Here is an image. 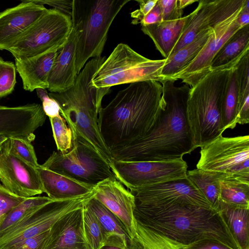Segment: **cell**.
Listing matches in <instances>:
<instances>
[{
	"instance_id": "30bf717a",
	"label": "cell",
	"mask_w": 249,
	"mask_h": 249,
	"mask_svg": "<svg viewBox=\"0 0 249 249\" xmlns=\"http://www.w3.org/2000/svg\"><path fill=\"white\" fill-rule=\"evenodd\" d=\"M196 168L249 181V136L220 135L201 147Z\"/></svg>"
},
{
	"instance_id": "e0dca14e",
	"label": "cell",
	"mask_w": 249,
	"mask_h": 249,
	"mask_svg": "<svg viewBox=\"0 0 249 249\" xmlns=\"http://www.w3.org/2000/svg\"><path fill=\"white\" fill-rule=\"evenodd\" d=\"M93 197L119 219L134 244L137 221L134 216V195L116 178H108L95 186Z\"/></svg>"
},
{
	"instance_id": "6da1fadb",
	"label": "cell",
	"mask_w": 249,
	"mask_h": 249,
	"mask_svg": "<svg viewBox=\"0 0 249 249\" xmlns=\"http://www.w3.org/2000/svg\"><path fill=\"white\" fill-rule=\"evenodd\" d=\"M161 82L162 93L154 125L142 138L110 151L115 160L162 161L182 159L196 149L187 119L190 88Z\"/></svg>"
},
{
	"instance_id": "1f68e13d",
	"label": "cell",
	"mask_w": 249,
	"mask_h": 249,
	"mask_svg": "<svg viewBox=\"0 0 249 249\" xmlns=\"http://www.w3.org/2000/svg\"><path fill=\"white\" fill-rule=\"evenodd\" d=\"M136 221L135 242L140 249H182L183 245Z\"/></svg>"
},
{
	"instance_id": "74e56055",
	"label": "cell",
	"mask_w": 249,
	"mask_h": 249,
	"mask_svg": "<svg viewBox=\"0 0 249 249\" xmlns=\"http://www.w3.org/2000/svg\"><path fill=\"white\" fill-rule=\"evenodd\" d=\"M25 198L15 195L0 184V223L10 210Z\"/></svg>"
},
{
	"instance_id": "bcb514c9",
	"label": "cell",
	"mask_w": 249,
	"mask_h": 249,
	"mask_svg": "<svg viewBox=\"0 0 249 249\" xmlns=\"http://www.w3.org/2000/svg\"><path fill=\"white\" fill-rule=\"evenodd\" d=\"M237 21L238 24L243 27L249 24V0H247L243 6L240 13H239Z\"/></svg>"
},
{
	"instance_id": "8d00e7d4",
	"label": "cell",
	"mask_w": 249,
	"mask_h": 249,
	"mask_svg": "<svg viewBox=\"0 0 249 249\" xmlns=\"http://www.w3.org/2000/svg\"><path fill=\"white\" fill-rule=\"evenodd\" d=\"M16 66L0 57V98L10 94L16 83Z\"/></svg>"
},
{
	"instance_id": "8fae6325",
	"label": "cell",
	"mask_w": 249,
	"mask_h": 249,
	"mask_svg": "<svg viewBox=\"0 0 249 249\" xmlns=\"http://www.w3.org/2000/svg\"><path fill=\"white\" fill-rule=\"evenodd\" d=\"M93 194L71 199L54 200L32 211L0 232V249H8L50 229L59 219L83 206Z\"/></svg>"
},
{
	"instance_id": "ba28073f",
	"label": "cell",
	"mask_w": 249,
	"mask_h": 249,
	"mask_svg": "<svg viewBox=\"0 0 249 249\" xmlns=\"http://www.w3.org/2000/svg\"><path fill=\"white\" fill-rule=\"evenodd\" d=\"M67 153L53 151L41 166L95 186L108 178H116L109 164L89 142L76 137Z\"/></svg>"
},
{
	"instance_id": "603a6c76",
	"label": "cell",
	"mask_w": 249,
	"mask_h": 249,
	"mask_svg": "<svg viewBox=\"0 0 249 249\" xmlns=\"http://www.w3.org/2000/svg\"><path fill=\"white\" fill-rule=\"evenodd\" d=\"M58 51L27 59L15 60L16 69L25 90L31 92L38 88L48 89V77Z\"/></svg>"
},
{
	"instance_id": "d6986e66",
	"label": "cell",
	"mask_w": 249,
	"mask_h": 249,
	"mask_svg": "<svg viewBox=\"0 0 249 249\" xmlns=\"http://www.w3.org/2000/svg\"><path fill=\"white\" fill-rule=\"evenodd\" d=\"M30 0L0 13V50H7L47 10Z\"/></svg>"
},
{
	"instance_id": "f546056e",
	"label": "cell",
	"mask_w": 249,
	"mask_h": 249,
	"mask_svg": "<svg viewBox=\"0 0 249 249\" xmlns=\"http://www.w3.org/2000/svg\"><path fill=\"white\" fill-rule=\"evenodd\" d=\"M221 212L240 249H249V209L234 208L222 203Z\"/></svg>"
},
{
	"instance_id": "d4e9b609",
	"label": "cell",
	"mask_w": 249,
	"mask_h": 249,
	"mask_svg": "<svg viewBox=\"0 0 249 249\" xmlns=\"http://www.w3.org/2000/svg\"><path fill=\"white\" fill-rule=\"evenodd\" d=\"M193 14L192 12L178 19L162 21L142 26L141 30L150 37L156 49L166 59L178 41Z\"/></svg>"
},
{
	"instance_id": "4fadbf2b",
	"label": "cell",
	"mask_w": 249,
	"mask_h": 249,
	"mask_svg": "<svg viewBox=\"0 0 249 249\" xmlns=\"http://www.w3.org/2000/svg\"><path fill=\"white\" fill-rule=\"evenodd\" d=\"M135 208H160L177 204L193 205L214 210L187 178L134 189Z\"/></svg>"
},
{
	"instance_id": "5b68a950",
	"label": "cell",
	"mask_w": 249,
	"mask_h": 249,
	"mask_svg": "<svg viewBox=\"0 0 249 249\" xmlns=\"http://www.w3.org/2000/svg\"><path fill=\"white\" fill-rule=\"evenodd\" d=\"M239 60L211 71L190 88L186 116L196 148L203 146L224 131L221 121L223 98L231 71Z\"/></svg>"
},
{
	"instance_id": "52a82bcc",
	"label": "cell",
	"mask_w": 249,
	"mask_h": 249,
	"mask_svg": "<svg viewBox=\"0 0 249 249\" xmlns=\"http://www.w3.org/2000/svg\"><path fill=\"white\" fill-rule=\"evenodd\" d=\"M165 59L146 58L124 43L118 44L91 80L97 88H109L124 84L155 80L161 83V70Z\"/></svg>"
},
{
	"instance_id": "f6af8a7d",
	"label": "cell",
	"mask_w": 249,
	"mask_h": 249,
	"mask_svg": "<svg viewBox=\"0 0 249 249\" xmlns=\"http://www.w3.org/2000/svg\"><path fill=\"white\" fill-rule=\"evenodd\" d=\"M162 21L160 7L158 0L152 9L140 21L141 26H146Z\"/></svg>"
},
{
	"instance_id": "83f0119b",
	"label": "cell",
	"mask_w": 249,
	"mask_h": 249,
	"mask_svg": "<svg viewBox=\"0 0 249 249\" xmlns=\"http://www.w3.org/2000/svg\"><path fill=\"white\" fill-rule=\"evenodd\" d=\"M224 173L193 169L187 171V176L190 181L211 204L213 209L220 211V180Z\"/></svg>"
},
{
	"instance_id": "d590c367",
	"label": "cell",
	"mask_w": 249,
	"mask_h": 249,
	"mask_svg": "<svg viewBox=\"0 0 249 249\" xmlns=\"http://www.w3.org/2000/svg\"><path fill=\"white\" fill-rule=\"evenodd\" d=\"M9 139L11 150L15 155L35 168L39 167L31 142L19 138H11Z\"/></svg>"
},
{
	"instance_id": "9a60e30c",
	"label": "cell",
	"mask_w": 249,
	"mask_h": 249,
	"mask_svg": "<svg viewBox=\"0 0 249 249\" xmlns=\"http://www.w3.org/2000/svg\"><path fill=\"white\" fill-rule=\"evenodd\" d=\"M242 9L217 24L212 29L208 40L196 58L184 69L167 80L176 81L180 79L192 87L209 72L212 61L216 53L227 40L242 28L237 21Z\"/></svg>"
},
{
	"instance_id": "3957f363",
	"label": "cell",
	"mask_w": 249,
	"mask_h": 249,
	"mask_svg": "<svg viewBox=\"0 0 249 249\" xmlns=\"http://www.w3.org/2000/svg\"><path fill=\"white\" fill-rule=\"evenodd\" d=\"M134 216L142 225L183 245L213 240L232 249H240L221 211L193 205L177 204L135 208Z\"/></svg>"
},
{
	"instance_id": "8992f818",
	"label": "cell",
	"mask_w": 249,
	"mask_h": 249,
	"mask_svg": "<svg viewBox=\"0 0 249 249\" xmlns=\"http://www.w3.org/2000/svg\"><path fill=\"white\" fill-rule=\"evenodd\" d=\"M131 0H73L72 27L78 32L76 49L77 74L90 58L101 56L109 29Z\"/></svg>"
},
{
	"instance_id": "b9f144b4",
	"label": "cell",
	"mask_w": 249,
	"mask_h": 249,
	"mask_svg": "<svg viewBox=\"0 0 249 249\" xmlns=\"http://www.w3.org/2000/svg\"><path fill=\"white\" fill-rule=\"evenodd\" d=\"M158 0H136L139 4V9L130 13L133 18L131 23L134 25L139 24L140 21L154 7Z\"/></svg>"
},
{
	"instance_id": "60d3db41",
	"label": "cell",
	"mask_w": 249,
	"mask_h": 249,
	"mask_svg": "<svg viewBox=\"0 0 249 249\" xmlns=\"http://www.w3.org/2000/svg\"><path fill=\"white\" fill-rule=\"evenodd\" d=\"M49 231L25 239L8 249H41Z\"/></svg>"
},
{
	"instance_id": "2e32d148",
	"label": "cell",
	"mask_w": 249,
	"mask_h": 249,
	"mask_svg": "<svg viewBox=\"0 0 249 249\" xmlns=\"http://www.w3.org/2000/svg\"><path fill=\"white\" fill-rule=\"evenodd\" d=\"M239 10L235 0H201L169 56L191 43L201 32L212 30ZM167 57V58H168Z\"/></svg>"
},
{
	"instance_id": "c3c4849f",
	"label": "cell",
	"mask_w": 249,
	"mask_h": 249,
	"mask_svg": "<svg viewBox=\"0 0 249 249\" xmlns=\"http://www.w3.org/2000/svg\"><path fill=\"white\" fill-rule=\"evenodd\" d=\"M8 138H9L5 136L0 135V149L2 144L8 139Z\"/></svg>"
},
{
	"instance_id": "d6a6232c",
	"label": "cell",
	"mask_w": 249,
	"mask_h": 249,
	"mask_svg": "<svg viewBox=\"0 0 249 249\" xmlns=\"http://www.w3.org/2000/svg\"><path fill=\"white\" fill-rule=\"evenodd\" d=\"M54 200L46 196L26 198L6 214L0 223V232L19 221L32 211Z\"/></svg>"
},
{
	"instance_id": "7402d4cb",
	"label": "cell",
	"mask_w": 249,
	"mask_h": 249,
	"mask_svg": "<svg viewBox=\"0 0 249 249\" xmlns=\"http://www.w3.org/2000/svg\"><path fill=\"white\" fill-rule=\"evenodd\" d=\"M36 169L43 193L53 200L71 199L94 194L95 186L54 172L41 165Z\"/></svg>"
},
{
	"instance_id": "681fc988",
	"label": "cell",
	"mask_w": 249,
	"mask_h": 249,
	"mask_svg": "<svg viewBox=\"0 0 249 249\" xmlns=\"http://www.w3.org/2000/svg\"><path fill=\"white\" fill-rule=\"evenodd\" d=\"M102 249H121L117 247L112 246H104Z\"/></svg>"
},
{
	"instance_id": "9c48e42d",
	"label": "cell",
	"mask_w": 249,
	"mask_h": 249,
	"mask_svg": "<svg viewBox=\"0 0 249 249\" xmlns=\"http://www.w3.org/2000/svg\"><path fill=\"white\" fill-rule=\"evenodd\" d=\"M72 28L71 17L54 9L46 12L7 51L15 60L60 50Z\"/></svg>"
},
{
	"instance_id": "836d02e7",
	"label": "cell",
	"mask_w": 249,
	"mask_h": 249,
	"mask_svg": "<svg viewBox=\"0 0 249 249\" xmlns=\"http://www.w3.org/2000/svg\"><path fill=\"white\" fill-rule=\"evenodd\" d=\"M82 223L84 237L89 247L91 249H102L105 241L100 224L85 203L83 207Z\"/></svg>"
},
{
	"instance_id": "ee69618b",
	"label": "cell",
	"mask_w": 249,
	"mask_h": 249,
	"mask_svg": "<svg viewBox=\"0 0 249 249\" xmlns=\"http://www.w3.org/2000/svg\"><path fill=\"white\" fill-rule=\"evenodd\" d=\"M182 249H232L213 240H203L183 245Z\"/></svg>"
},
{
	"instance_id": "4dcf8cb0",
	"label": "cell",
	"mask_w": 249,
	"mask_h": 249,
	"mask_svg": "<svg viewBox=\"0 0 249 249\" xmlns=\"http://www.w3.org/2000/svg\"><path fill=\"white\" fill-rule=\"evenodd\" d=\"M236 65L231 71L222 103L221 121L224 131L228 128H234L237 124L236 121L239 103V92Z\"/></svg>"
},
{
	"instance_id": "44dd1931",
	"label": "cell",
	"mask_w": 249,
	"mask_h": 249,
	"mask_svg": "<svg viewBox=\"0 0 249 249\" xmlns=\"http://www.w3.org/2000/svg\"><path fill=\"white\" fill-rule=\"evenodd\" d=\"M78 31L72 27L63 46L58 51L48 79L51 92H61L71 87L77 76L76 49Z\"/></svg>"
},
{
	"instance_id": "e575fe53",
	"label": "cell",
	"mask_w": 249,
	"mask_h": 249,
	"mask_svg": "<svg viewBox=\"0 0 249 249\" xmlns=\"http://www.w3.org/2000/svg\"><path fill=\"white\" fill-rule=\"evenodd\" d=\"M57 151L65 154L72 147V134L66 120L61 116L49 118Z\"/></svg>"
},
{
	"instance_id": "4316f807",
	"label": "cell",
	"mask_w": 249,
	"mask_h": 249,
	"mask_svg": "<svg viewBox=\"0 0 249 249\" xmlns=\"http://www.w3.org/2000/svg\"><path fill=\"white\" fill-rule=\"evenodd\" d=\"M249 51V24L232 35L213 59L211 71L224 68L238 61Z\"/></svg>"
},
{
	"instance_id": "484cf974",
	"label": "cell",
	"mask_w": 249,
	"mask_h": 249,
	"mask_svg": "<svg viewBox=\"0 0 249 249\" xmlns=\"http://www.w3.org/2000/svg\"><path fill=\"white\" fill-rule=\"evenodd\" d=\"M212 32V30L201 32L191 43L165 59L161 72L163 81L184 69L196 58L208 40Z\"/></svg>"
},
{
	"instance_id": "cb8c5ba5",
	"label": "cell",
	"mask_w": 249,
	"mask_h": 249,
	"mask_svg": "<svg viewBox=\"0 0 249 249\" xmlns=\"http://www.w3.org/2000/svg\"><path fill=\"white\" fill-rule=\"evenodd\" d=\"M85 204L99 221L105 246L130 249L129 244L132 242L122 223L114 214L93 196L86 201Z\"/></svg>"
},
{
	"instance_id": "ac0fdd59",
	"label": "cell",
	"mask_w": 249,
	"mask_h": 249,
	"mask_svg": "<svg viewBox=\"0 0 249 249\" xmlns=\"http://www.w3.org/2000/svg\"><path fill=\"white\" fill-rule=\"evenodd\" d=\"M42 106L33 103L17 107L0 106V135L9 138L35 139V131L44 124Z\"/></svg>"
},
{
	"instance_id": "ab89813d",
	"label": "cell",
	"mask_w": 249,
	"mask_h": 249,
	"mask_svg": "<svg viewBox=\"0 0 249 249\" xmlns=\"http://www.w3.org/2000/svg\"><path fill=\"white\" fill-rule=\"evenodd\" d=\"M36 90L38 97L42 101V107L46 115L49 118L59 116V106L56 101L49 96L46 89L38 88Z\"/></svg>"
},
{
	"instance_id": "7a4b0ae2",
	"label": "cell",
	"mask_w": 249,
	"mask_h": 249,
	"mask_svg": "<svg viewBox=\"0 0 249 249\" xmlns=\"http://www.w3.org/2000/svg\"><path fill=\"white\" fill-rule=\"evenodd\" d=\"M162 86L155 80L136 82L118 92L99 112L98 124L110 151L144 136L157 118Z\"/></svg>"
},
{
	"instance_id": "f1b7e54d",
	"label": "cell",
	"mask_w": 249,
	"mask_h": 249,
	"mask_svg": "<svg viewBox=\"0 0 249 249\" xmlns=\"http://www.w3.org/2000/svg\"><path fill=\"white\" fill-rule=\"evenodd\" d=\"M220 184L221 203L234 208L249 209V181L224 174Z\"/></svg>"
},
{
	"instance_id": "7c38bea8",
	"label": "cell",
	"mask_w": 249,
	"mask_h": 249,
	"mask_svg": "<svg viewBox=\"0 0 249 249\" xmlns=\"http://www.w3.org/2000/svg\"><path fill=\"white\" fill-rule=\"evenodd\" d=\"M109 166L116 179L130 191L142 187L187 178L188 165L183 159L162 161L113 160Z\"/></svg>"
},
{
	"instance_id": "7dc6e473",
	"label": "cell",
	"mask_w": 249,
	"mask_h": 249,
	"mask_svg": "<svg viewBox=\"0 0 249 249\" xmlns=\"http://www.w3.org/2000/svg\"><path fill=\"white\" fill-rule=\"evenodd\" d=\"M196 0H178V4L180 8L183 9L186 6L196 2Z\"/></svg>"
},
{
	"instance_id": "ffe728a7",
	"label": "cell",
	"mask_w": 249,
	"mask_h": 249,
	"mask_svg": "<svg viewBox=\"0 0 249 249\" xmlns=\"http://www.w3.org/2000/svg\"><path fill=\"white\" fill-rule=\"evenodd\" d=\"M83 207L67 214L53 225L41 249H91L84 235Z\"/></svg>"
},
{
	"instance_id": "277c9868",
	"label": "cell",
	"mask_w": 249,
	"mask_h": 249,
	"mask_svg": "<svg viewBox=\"0 0 249 249\" xmlns=\"http://www.w3.org/2000/svg\"><path fill=\"white\" fill-rule=\"evenodd\" d=\"M106 59V56L92 58L86 63L71 87L61 92H50L49 96L59 105L60 113L71 128L72 138L80 137L87 141L110 165L113 160L98 124L102 100L110 88H97L91 84L93 75Z\"/></svg>"
},
{
	"instance_id": "7bdbcfd3",
	"label": "cell",
	"mask_w": 249,
	"mask_h": 249,
	"mask_svg": "<svg viewBox=\"0 0 249 249\" xmlns=\"http://www.w3.org/2000/svg\"><path fill=\"white\" fill-rule=\"evenodd\" d=\"M36 4H47L71 17L73 0H30Z\"/></svg>"
},
{
	"instance_id": "5bb4252c",
	"label": "cell",
	"mask_w": 249,
	"mask_h": 249,
	"mask_svg": "<svg viewBox=\"0 0 249 249\" xmlns=\"http://www.w3.org/2000/svg\"><path fill=\"white\" fill-rule=\"evenodd\" d=\"M0 181L7 190L19 197L28 198L43 193L36 169L12 152L9 138L0 149Z\"/></svg>"
},
{
	"instance_id": "f35d334b",
	"label": "cell",
	"mask_w": 249,
	"mask_h": 249,
	"mask_svg": "<svg viewBox=\"0 0 249 249\" xmlns=\"http://www.w3.org/2000/svg\"><path fill=\"white\" fill-rule=\"evenodd\" d=\"M160 7L162 21H171L182 18L183 9L180 8L178 0H158Z\"/></svg>"
}]
</instances>
